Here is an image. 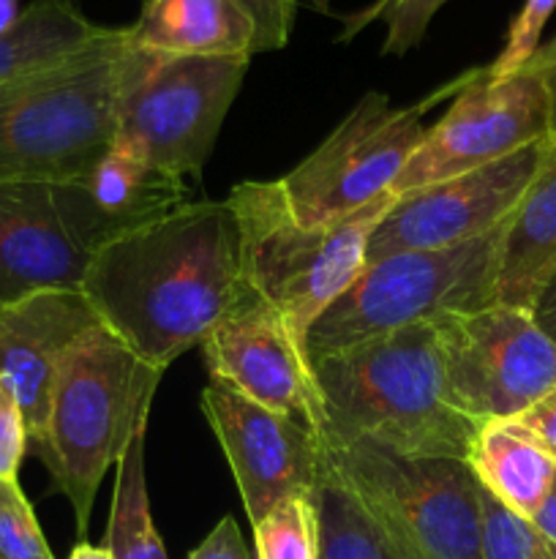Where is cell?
Instances as JSON below:
<instances>
[{
    "instance_id": "6da1fadb",
    "label": "cell",
    "mask_w": 556,
    "mask_h": 559,
    "mask_svg": "<svg viewBox=\"0 0 556 559\" xmlns=\"http://www.w3.org/2000/svg\"><path fill=\"white\" fill-rule=\"evenodd\" d=\"M98 320L145 364L167 371L254 295L227 200H189L98 251L82 282Z\"/></svg>"
},
{
    "instance_id": "7a4b0ae2",
    "label": "cell",
    "mask_w": 556,
    "mask_h": 559,
    "mask_svg": "<svg viewBox=\"0 0 556 559\" xmlns=\"http://www.w3.org/2000/svg\"><path fill=\"white\" fill-rule=\"evenodd\" d=\"M325 431L363 437L407 456L461 459L480 426L456 407L431 322L311 360Z\"/></svg>"
},
{
    "instance_id": "3957f363",
    "label": "cell",
    "mask_w": 556,
    "mask_h": 559,
    "mask_svg": "<svg viewBox=\"0 0 556 559\" xmlns=\"http://www.w3.org/2000/svg\"><path fill=\"white\" fill-rule=\"evenodd\" d=\"M164 371L145 364L104 325L69 353L55 380L47 426L33 453L69 500L85 540L104 473L118 464L136 424L150 415Z\"/></svg>"
},
{
    "instance_id": "277c9868",
    "label": "cell",
    "mask_w": 556,
    "mask_h": 559,
    "mask_svg": "<svg viewBox=\"0 0 556 559\" xmlns=\"http://www.w3.org/2000/svg\"><path fill=\"white\" fill-rule=\"evenodd\" d=\"M396 200L390 191L341 222L309 227L289 207L281 180L238 183L227 202L238 216L245 282L305 344L311 325L363 271L371 235Z\"/></svg>"
},
{
    "instance_id": "5b68a950",
    "label": "cell",
    "mask_w": 556,
    "mask_h": 559,
    "mask_svg": "<svg viewBox=\"0 0 556 559\" xmlns=\"http://www.w3.org/2000/svg\"><path fill=\"white\" fill-rule=\"evenodd\" d=\"M125 27L0 87V180H76L112 145Z\"/></svg>"
},
{
    "instance_id": "8992f818",
    "label": "cell",
    "mask_w": 556,
    "mask_h": 559,
    "mask_svg": "<svg viewBox=\"0 0 556 559\" xmlns=\"http://www.w3.org/2000/svg\"><path fill=\"white\" fill-rule=\"evenodd\" d=\"M322 459L409 559H483V489L467 462L327 431Z\"/></svg>"
},
{
    "instance_id": "52a82bcc",
    "label": "cell",
    "mask_w": 556,
    "mask_h": 559,
    "mask_svg": "<svg viewBox=\"0 0 556 559\" xmlns=\"http://www.w3.org/2000/svg\"><path fill=\"white\" fill-rule=\"evenodd\" d=\"M499 235L501 227L461 246L398 251L365 262L347 293L311 325L309 360L445 314L496 306Z\"/></svg>"
},
{
    "instance_id": "ba28073f",
    "label": "cell",
    "mask_w": 556,
    "mask_h": 559,
    "mask_svg": "<svg viewBox=\"0 0 556 559\" xmlns=\"http://www.w3.org/2000/svg\"><path fill=\"white\" fill-rule=\"evenodd\" d=\"M129 41V38H125ZM251 58H185L125 47L112 145L200 178Z\"/></svg>"
},
{
    "instance_id": "9c48e42d",
    "label": "cell",
    "mask_w": 556,
    "mask_h": 559,
    "mask_svg": "<svg viewBox=\"0 0 556 559\" xmlns=\"http://www.w3.org/2000/svg\"><path fill=\"white\" fill-rule=\"evenodd\" d=\"M439 96L396 107L385 93H365L309 158L278 178L294 216L325 227L390 194L428 131L425 109Z\"/></svg>"
},
{
    "instance_id": "30bf717a",
    "label": "cell",
    "mask_w": 556,
    "mask_h": 559,
    "mask_svg": "<svg viewBox=\"0 0 556 559\" xmlns=\"http://www.w3.org/2000/svg\"><path fill=\"white\" fill-rule=\"evenodd\" d=\"M118 238L76 180H0V309L47 289L82 293Z\"/></svg>"
},
{
    "instance_id": "8fae6325",
    "label": "cell",
    "mask_w": 556,
    "mask_h": 559,
    "mask_svg": "<svg viewBox=\"0 0 556 559\" xmlns=\"http://www.w3.org/2000/svg\"><path fill=\"white\" fill-rule=\"evenodd\" d=\"M543 140H548V96L532 58L505 76H494L488 69L469 71L447 112L425 131L398 175L392 194L488 167Z\"/></svg>"
},
{
    "instance_id": "7c38bea8",
    "label": "cell",
    "mask_w": 556,
    "mask_h": 559,
    "mask_svg": "<svg viewBox=\"0 0 556 559\" xmlns=\"http://www.w3.org/2000/svg\"><path fill=\"white\" fill-rule=\"evenodd\" d=\"M456 407L483 426L510 420L556 388V344L516 306H485L436 322Z\"/></svg>"
},
{
    "instance_id": "4fadbf2b",
    "label": "cell",
    "mask_w": 556,
    "mask_h": 559,
    "mask_svg": "<svg viewBox=\"0 0 556 559\" xmlns=\"http://www.w3.org/2000/svg\"><path fill=\"white\" fill-rule=\"evenodd\" d=\"M548 145V140L534 142L488 167L401 194L371 235L365 262L398 251L447 249L496 233L521 202Z\"/></svg>"
},
{
    "instance_id": "5bb4252c",
    "label": "cell",
    "mask_w": 556,
    "mask_h": 559,
    "mask_svg": "<svg viewBox=\"0 0 556 559\" xmlns=\"http://www.w3.org/2000/svg\"><path fill=\"white\" fill-rule=\"evenodd\" d=\"M200 404L251 524L287 497L314 491L322 473V431L259 407L218 382L202 391Z\"/></svg>"
},
{
    "instance_id": "9a60e30c",
    "label": "cell",
    "mask_w": 556,
    "mask_h": 559,
    "mask_svg": "<svg viewBox=\"0 0 556 559\" xmlns=\"http://www.w3.org/2000/svg\"><path fill=\"white\" fill-rule=\"evenodd\" d=\"M202 353L210 382L325 431V404L305 344L256 293L207 336Z\"/></svg>"
},
{
    "instance_id": "2e32d148",
    "label": "cell",
    "mask_w": 556,
    "mask_h": 559,
    "mask_svg": "<svg viewBox=\"0 0 556 559\" xmlns=\"http://www.w3.org/2000/svg\"><path fill=\"white\" fill-rule=\"evenodd\" d=\"M101 325L82 293L47 289L0 309V382L14 393L31 445L44 435L55 380L71 349Z\"/></svg>"
},
{
    "instance_id": "e0dca14e",
    "label": "cell",
    "mask_w": 556,
    "mask_h": 559,
    "mask_svg": "<svg viewBox=\"0 0 556 559\" xmlns=\"http://www.w3.org/2000/svg\"><path fill=\"white\" fill-rule=\"evenodd\" d=\"M131 47L185 58H254V27L234 0H145Z\"/></svg>"
},
{
    "instance_id": "ac0fdd59",
    "label": "cell",
    "mask_w": 556,
    "mask_h": 559,
    "mask_svg": "<svg viewBox=\"0 0 556 559\" xmlns=\"http://www.w3.org/2000/svg\"><path fill=\"white\" fill-rule=\"evenodd\" d=\"M551 142V140H548ZM556 271V145H548L537 175L501 224L496 254V304L529 309Z\"/></svg>"
},
{
    "instance_id": "d6986e66",
    "label": "cell",
    "mask_w": 556,
    "mask_h": 559,
    "mask_svg": "<svg viewBox=\"0 0 556 559\" xmlns=\"http://www.w3.org/2000/svg\"><path fill=\"white\" fill-rule=\"evenodd\" d=\"M76 183L120 235L158 222L189 202V180L183 175L153 167L118 145H109Z\"/></svg>"
},
{
    "instance_id": "ffe728a7",
    "label": "cell",
    "mask_w": 556,
    "mask_h": 559,
    "mask_svg": "<svg viewBox=\"0 0 556 559\" xmlns=\"http://www.w3.org/2000/svg\"><path fill=\"white\" fill-rule=\"evenodd\" d=\"M74 0H31L20 22L0 33V87L65 63L109 36Z\"/></svg>"
},
{
    "instance_id": "44dd1931",
    "label": "cell",
    "mask_w": 556,
    "mask_h": 559,
    "mask_svg": "<svg viewBox=\"0 0 556 559\" xmlns=\"http://www.w3.org/2000/svg\"><path fill=\"white\" fill-rule=\"evenodd\" d=\"M467 464L494 500L532 519L556 480V459L510 420H491L474 435Z\"/></svg>"
},
{
    "instance_id": "7402d4cb",
    "label": "cell",
    "mask_w": 556,
    "mask_h": 559,
    "mask_svg": "<svg viewBox=\"0 0 556 559\" xmlns=\"http://www.w3.org/2000/svg\"><path fill=\"white\" fill-rule=\"evenodd\" d=\"M147 420L150 415L136 424L129 445L118 459V478L112 491V513H109L107 540L112 559H169L161 544L150 513V497H147L145 478V442Z\"/></svg>"
},
{
    "instance_id": "603a6c76",
    "label": "cell",
    "mask_w": 556,
    "mask_h": 559,
    "mask_svg": "<svg viewBox=\"0 0 556 559\" xmlns=\"http://www.w3.org/2000/svg\"><path fill=\"white\" fill-rule=\"evenodd\" d=\"M322 530V559H409L371 519L352 491L325 467L314 486Z\"/></svg>"
},
{
    "instance_id": "cb8c5ba5",
    "label": "cell",
    "mask_w": 556,
    "mask_h": 559,
    "mask_svg": "<svg viewBox=\"0 0 556 559\" xmlns=\"http://www.w3.org/2000/svg\"><path fill=\"white\" fill-rule=\"evenodd\" d=\"M254 530L256 559H322V530L314 491L273 506Z\"/></svg>"
},
{
    "instance_id": "d4e9b609",
    "label": "cell",
    "mask_w": 556,
    "mask_h": 559,
    "mask_svg": "<svg viewBox=\"0 0 556 559\" xmlns=\"http://www.w3.org/2000/svg\"><path fill=\"white\" fill-rule=\"evenodd\" d=\"M450 0H374V3H368L365 9L354 11L352 16L343 20V31L338 41H349L363 27H368L371 22H385L382 52L401 58V55L412 52L423 41L434 16Z\"/></svg>"
},
{
    "instance_id": "484cf974",
    "label": "cell",
    "mask_w": 556,
    "mask_h": 559,
    "mask_svg": "<svg viewBox=\"0 0 556 559\" xmlns=\"http://www.w3.org/2000/svg\"><path fill=\"white\" fill-rule=\"evenodd\" d=\"M483 489V486H480ZM483 506V559H556V549L532 522L480 491Z\"/></svg>"
},
{
    "instance_id": "4316f807",
    "label": "cell",
    "mask_w": 556,
    "mask_h": 559,
    "mask_svg": "<svg viewBox=\"0 0 556 559\" xmlns=\"http://www.w3.org/2000/svg\"><path fill=\"white\" fill-rule=\"evenodd\" d=\"M0 559H55L20 480H0Z\"/></svg>"
},
{
    "instance_id": "83f0119b",
    "label": "cell",
    "mask_w": 556,
    "mask_h": 559,
    "mask_svg": "<svg viewBox=\"0 0 556 559\" xmlns=\"http://www.w3.org/2000/svg\"><path fill=\"white\" fill-rule=\"evenodd\" d=\"M554 11L556 0H523L518 14L512 16L510 27H507V36L499 55H496L494 63H488L485 69L494 76H505L518 71L521 66H527L529 58H532V55L537 52L540 44H543V31Z\"/></svg>"
},
{
    "instance_id": "f1b7e54d",
    "label": "cell",
    "mask_w": 556,
    "mask_h": 559,
    "mask_svg": "<svg viewBox=\"0 0 556 559\" xmlns=\"http://www.w3.org/2000/svg\"><path fill=\"white\" fill-rule=\"evenodd\" d=\"M254 27V55L276 52L292 36L300 0H234Z\"/></svg>"
},
{
    "instance_id": "f546056e",
    "label": "cell",
    "mask_w": 556,
    "mask_h": 559,
    "mask_svg": "<svg viewBox=\"0 0 556 559\" xmlns=\"http://www.w3.org/2000/svg\"><path fill=\"white\" fill-rule=\"evenodd\" d=\"M27 448L31 437H27L25 415L14 393L0 382V480L16 478Z\"/></svg>"
},
{
    "instance_id": "4dcf8cb0",
    "label": "cell",
    "mask_w": 556,
    "mask_h": 559,
    "mask_svg": "<svg viewBox=\"0 0 556 559\" xmlns=\"http://www.w3.org/2000/svg\"><path fill=\"white\" fill-rule=\"evenodd\" d=\"M510 424L518 426V429L527 437H532L548 456L556 459V388L545 393V396H540L537 402L529 404V407L523 409V413H518L516 418H510Z\"/></svg>"
},
{
    "instance_id": "1f68e13d",
    "label": "cell",
    "mask_w": 556,
    "mask_h": 559,
    "mask_svg": "<svg viewBox=\"0 0 556 559\" xmlns=\"http://www.w3.org/2000/svg\"><path fill=\"white\" fill-rule=\"evenodd\" d=\"M189 559H251L245 540L240 535V527L232 516H223L213 527V533L191 551Z\"/></svg>"
},
{
    "instance_id": "d6a6232c",
    "label": "cell",
    "mask_w": 556,
    "mask_h": 559,
    "mask_svg": "<svg viewBox=\"0 0 556 559\" xmlns=\"http://www.w3.org/2000/svg\"><path fill=\"white\" fill-rule=\"evenodd\" d=\"M532 60L537 63L540 74H543L545 96H548V140L551 145H556V36L551 41L540 44Z\"/></svg>"
},
{
    "instance_id": "836d02e7",
    "label": "cell",
    "mask_w": 556,
    "mask_h": 559,
    "mask_svg": "<svg viewBox=\"0 0 556 559\" xmlns=\"http://www.w3.org/2000/svg\"><path fill=\"white\" fill-rule=\"evenodd\" d=\"M529 314H532L534 325L556 344V271L545 278V284L540 287V293L534 295L532 306H529Z\"/></svg>"
},
{
    "instance_id": "e575fe53",
    "label": "cell",
    "mask_w": 556,
    "mask_h": 559,
    "mask_svg": "<svg viewBox=\"0 0 556 559\" xmlns=\"http://www.w3.org/2000/svg\"><path fill=\"white\" fill-rule=\"evenodd\" d=\"M529 522L556 549V480L551 484L548 495H545V500L540 502V508L534 511V516Z\"/></svg>"
},
{
    "instance_id": "d590c367",
    "label": "cell",
    "mask_w": 556,
    "mask_h": 559,
    "mask_svg": "<svg viewBox=\"0 0 556 559\" xmlns=\"http://www.w3.org/2000/svg\"><path fill=\"white\" fill-rule=\"evenodd\" d=\"M22 11H25L22 0H0V33L11 31L20 22Z\"/></svg>"
},
{
    "instance_id": "8d00e7d4",
    "label": "cell",
    "mask_w": 556,
    "mask_h": 559,
    "mask_svg": "<svg viewBox=\"0 0 556 559\" xmlns=\"http://www.w3.org/2000/svg\"><path fill=\"white\" fill-rule=\"evenodd\" d=\"M69 559H112V555H109L107 546H93L87 544V540H80V544L71 549Z\"/></svg>"
},
{
    "instance_id": "74e56055",
    "label": "cell",
    "mask_w": 556,
    "mask_h": 559,
    "mask_svg": "<svg viewBox=\"0 0 556 559\" xmlns=\"http://www.w3.org/2000/svg\"><path fill=\"white\" fill-rule=\"evenodd\" d=\"M305 3L314 11H319V14H330V0H305Z\"/></svg>"
}]
</instances>
